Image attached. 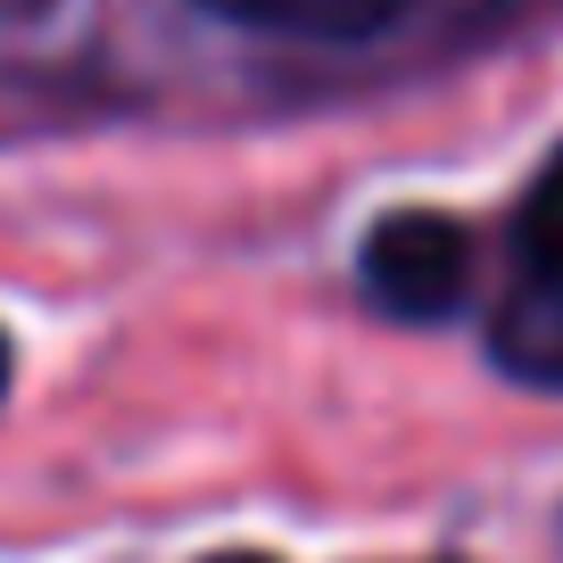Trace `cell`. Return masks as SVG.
<instances>
[{"mask_svg":"<svg viewBox=\"0 0 563 563\" xmlns=\"http://www.w3.org/2000/svg\"><path fill=\"white\" fill-rule=\"evenodd\" d=\"M356 282H365V299L398 323H440L464 307L473 290V232L440 208H398L365 232L356 249Z\"/></svg>","mask_w":563,"mask_h":563,"instance_id":"obj_1","label":"cell"},{"mask_svg":"<svg viewBox=\"0 0 563 563\" xmlns=\"http://www.w3.org/2000/svg\"><path fill=\"white\" fill-rule=\"evenodd\" d=\"M216 18L282 42H373L415 9V0H208Z\"/></svg>","mask_w":563,"mask_h":563,"instance_id":"obj_2","label":"cell"},{"mask_svg":"<svg viewBox=\"0 0 563 563\" xmlns=\"http://www.w3.org/2000/svg\"><path fill=\"white\" fill-rule=\"evenodd\" d=\"M497 365L563 389V274H522L497 307Z\"/></svg>","mask_w":563,"mask_h":563,"instance_id":"obj_3","label":"cell"},{"mask_svg":"<svg viewBox=\"0 0 563 563\" xmlns=\"http://www.w3.org/2000/svg\"><path fill=\"white\" fill-rule=\"evenodd\" d=\"M514 241H522V274H563V150L530 175Z\"/></svg>","mask_w":563,"mask_h":563,"instance_id":"obj_4","label":"cell"},{"mask_svg":"<svg viewBox=\"0 0 563 563\" xmlns=\"http://www.w3.org/2000/svg\"><path fill=\"white\" fill-rule=\"evenodd\" d=\"M199 563H274V555H257V547H224V555H199Z\"/></svg>","mask_w":563,"mask_h":563,"instance_id":"obj_5","label":"cell"},{"mask_svg":"<svg viewBox=\"0 0 563 563\" xmlns=\"http://www.w3.org/2000/svg\"><path fill=\"white\" fill-rule=\"evenodd\" d=\"M0 398H9V332H0Z\"/></svg>","mask_w":563,"mask_h":563,"instance_id":"obj_6","label":"cell"}]
</instances>
